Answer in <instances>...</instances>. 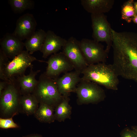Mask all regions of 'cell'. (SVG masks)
Listing matches in <instances>:
<instances>
[{
  "label": "cell",
  "instance_id": "ba28073f",
  "mask_svg": "<svg viewBox=\"0 0 137 137\" xmlns=\"http://www.w3.org/2000/svg\"><path fill=\"white\" fill-rule=\"evenodd\" d=\"M80 45L88 65L106 62L108 53L100 43L93 40L83 38L80 41Z\"/></svg>",
  "mask_w": 137,
  "mask_h": 137
},
{
  "label": "cell",
  "instance_id": "83f0119b",
  "mask_svg": "<svg viewBox=\"0 0 137 137\" xmlns=\"http://www.w3.org/2000/svg\"><path fill=\"white\" fill-rule=\"evenodd\" d=\"M132 21L137 24V14L135 15L132 19Z\"/></svg>",
  "mask_w": 137,
  "mask_h": 137
},
{
  "label": "cell",
  "instance_id": "ffe728a7",
  "mask_svg": "<svg viewBox=\"0 0 137 137\" xmlns=\"http://www.w3.org/2000/svg\"><path fill=\"white\" fill-rule=\"evenodd\" d=\"M69 97L63 96L62 100L56 107L54 113L55 119L61 122L70 117L71 108L69 104Z\"/></svg>",
  "mask_w": 137,
  "mask_h": 137
},
{
  "label": "cell",
  "instance_id": "9c48e42d",
  "mask_svg": "<svg viewBox=\"0 0 137 137\" xmlns=\"http://www.w3.org/2000/svg\"><path fill=\"white\" fill-rule=\"evenodd\" d=\"M62 52L71 62L74 70L82 74L89 65L81 51L80 41L71 37L62 47Z\"/></svg>",
  "mask_w": 137,
  "mask_h": 137
},
{
  "label": "cell",
  "instance_id": "52a82bcc",
  "mask_svg": "<svg viewBox=\"0 0 137 137\" xmlns=\"http://www.w3.org/2000/svg\"><path fill=\"white\" fill-rule=\"evenodd\" d=\"M75 92L77 100L80 104H87L98 102L105 97L104 90L98 84L81 78Z\"/></svg>",
  "mask_w": 137,
  "mask_h": 137
},
{
  "label": "cell",
  "instance_id": "7c38bea8",
  "mask_svg": "<svg viewBox=\"0 0 137 137\" xmlns=\"http://www.w3.org/2000/svg\"><path fill=\"white\" fill-rule=\"evenodd\" d=\"M81 73L74 70L64 74L62 77L55 79L59 93L64 97H69L74 92L80 81Z\"/></svg>",
  "mask_w": 137,
  "mask_h": 137
},
{
  "label": "cell",
  "instance_id": "ac0fdd59",
  "mask_svg": "<svg viewBox=\"0 0 137 137\" xmlns=\"http://www.w3.org/2000/svg\"><path fill=\"white\" fill-rule=\"evenodd\" d=\"M34 114L35 118L42 123H50L55 119L53 107L45 104L40 103Z\"/></svg>",
  "mask_w": 137,
  "mask_h": 137
},
{
  "label": "cell",
  "instance_id": "7a4b0ae2",
  "mask_svg": "<svg viewBox=\"0 0 137 137\" xmlns=\"http://www.w3.org/2000/svg\"><path fill=\"white\" fill-rule=\"evenodd\" d=\"M82 74L83 79L103 85L109 89H118V76L112 64L100 63L89 65Z\"/></svg>",
  "mask_w": 137,
  "mask_h": 137
},
{
  "label": "cell",
  "instance_id": "484cf974",
  "mask_svg": "<svg viewBox=\"0 0 137 137\" xmlns=\"http://www.w3.org/2000/svg\"><path fill=\"white\" fill-rule=\"evenodd\" d=\"M1 80L0 81V96L2 92L5 88L7 83L8 81Z\"/></svg>",
  "mask_w": 137,
  "mask_h": 137
},
{
  "label": "cell",
  "instance_id": "f546056e",
  "mask_svg": "<svg viewBox=\"0 0 137 137\" xmlns=\"http://www.w3.org/2000/svg\"><path fill=\"white\" fill-rule=\"evenodd\" d=\"M132 130L134 132L137 137V127H133L132 128Z\"/></svg>",
  "mask_w": 137,
  "mask_h": 137
},
{
  "label": "cell",
  "instance_id": "44dd1931",
  "mask_svg": "<svg viewBox=\"0 0 137 137\" xmlns=\"http://www.w3.org/2000/svg\"><path fill=\"white\" fill-rule=\"evenodd\" d=\"M8 3L15 13H20L28 9H32L35 6L32 0H9Z\"/></svg>",
  "mask_w": 137,
  "mask_h": 137
},
{
  "label": "cell",
  "instance_id": "4316f807",
  "mask_svg": "<svg viewBox=\"0 0 137 137\" xmlns=\"http://www.w3.org/2000/svg\"><path fill=\"white\" fill-rule=\"evenodd\" d=\"M22 137H43L41 134H29Z\"/></svg>",
  "mask_w": 137,
  "mask_h": 137
},
{
  "label": "cell",
  "instance_id": "277c9868",
  "mask_svg": "<svg viewBox=\"0 0 137 137\" xmlns=\"http://www.w3.org/2000/svg\"><path fill=\"white\" fill-rule=\"evenodd\" d=\"M21 94L20 87L16 78L9 79L7 84L0 96V109L6 115L13 114L19 103Z\"/></svg>",
  "mask_w": 137,
  "mask_h": 137
},
{
  "label": "cell",
  "instance_id": "4fadbf2b",
  "mask_svg": "<svg viewBox=\"0 0 137 137\" xmlns=\"http://www.w3.org/2000/svg\"><path fill=\"white\" fill-rule=\"evenodd\" d=\"M0 48L8 58L13 59L21 53L24 43L12 33H7L0 39Z\"/></svg>",
  "mask_w": 137,
  "mask_h": 137
},
{
  "label": "cell",
  "instance_id": "8992f818",
  "mask_svg": "<svg viewBox=\"0 0 137 137\" xmlns=\"http://www.w3.org/2000/svg\"><path fill=\"white\" fill-rule=\"evenodd\" d=\"M91 17L93 40L98 42H105L107 44L105 50L108 53L112 44V28L107 16L104 14H91Z\"/></svg>",
  "mask_w": 137,
  "mask_h": 137
},
{
  "label": "cell",
  "instance_id": "603a6c76",
  "mask_svg": "<svg viewBox=\"0 0 137 137\" xmlns=\"http://www.w3.org/2000/svg\"><path fill=\"white\" fill-rule=\"evenodd\" d=\"M17 114L16 112L12 115L10 118L4 119L0 118V127L3 129L11 128H17L19 126L15 123L12 119L13 117Z\"/></svg>",
  "mask_w": 137,
  "mask_h": 137
},
{
  "label": "cell",
  "instance_id": "8fae6325",
  "mask_svg": "<svg viewBox=\"0 0 137 137\" xmlns=\"http://www.w3.org/2000/svg\"><path fill=\"white\" fill-rule=\"evenodd\" d=\"M37 26L36 21L33 15L27 13L17 20L15 28L12 33L22 41L26 40L36 31Z\"/></svg>",
  "mask_w": 137,
  "mask_h": 137
},
{
  "label": "cell",
  "instance_id": "30bf717a",
  "mask_svg": "<svg viewBox=\"0 0 137 137\" xmlns=\"http://www.w3.org/2000/svg\"><path fill=\"white\" fill-rule=\"evenodd\" d=\"M46 63L47 65L45 72L48 76L54 79L58 78L61 74L74 69L71 62L62 52L52 55Z\"/></svg>",
  "mask_w": 137,
  "mask_h": 137
},
{
  "label": "cell",
  "instance_id": "e0dca14e",
  "mask_svg": "<svg viewBox=\"0 0 137 137\" xmlns=\"http://www.w3.org/2000/svg\"><path fill=\"white\" fill-rule=\"evenodd\" d=\"M46 35L44 30L39 29L36 31L24 43L26 50L31 54L40 50L43 44Z\"/></svg>",
  "mask_w": 137,
  "mask_h": 137
},
{
  "label": "cell",
  "instance_id": "9a60e30c",
  "mask_svg": "<svg viewBox=\"0 0 137 137\" xmlns=\"http://www.w3.org/2000/svg\"><path fill=\"white\" fill-rule=\"evenodd\" d=\"M113 0H81L83 8L91 14H100L109 12L114 3Z\"/></svg>",
  "mask_w": 137,
  "mask_h": 137
},
{
  "label": "cell",
  "instance_id": "f1b7e54d",
  "mask_svg": "<svg viewBox=\"0 0 137 137\" xmlns=\"http://www.w3.org/2000/svg\"><path fill=\"white\" fill-rule=\"evenodd\" d=\"M133 5L135 12L136 15L137 14V1L134 2Z\"/></svg>",
  "mask_w": 137,
  "mask_h": 137
},
{
  "label": "cell",
  "instance_id": "3957f363",
  "mask_svg": "<svg viewBox=\"0 0 137 137\" xmlns=\"http://www.w3.org/2000/svg\"><path fill=\"white\" fill-rule=\"evenodd\" d=\"M32 94L39 103L45 104L53 108L61 101L63 97L58 91L55 80L48 76L45 72L39 76Z\"/></svg>",
  "mask_w": 137,
  "mask_h": 137
},
{
  "label": "cell",
  "instance_id": "2e32d148",
  "mask_svg": "<svg viewBox=\"0 0 137 137\" xmlns=\"http://www.w3.org/2000/svg\"><path fill=\"white\" fill-rule=\"evenodd\" d=\"M30 72L28 75H26L24 74L16 77L20 86L21 94L22 95L32 94L38 82L36 76L41 70L34 71L33 69V66L30 67Z\"/></svg>",
  "mask_w": 137,
  "mask_h": 137
},
{
  "label": "cell",
  "instance_id": "5bb4252c",
  "mask_svg": "<svg viewBox=\"0 0 137 137\" xmlns=\"http://www.w3.org/2000/svg\"><path fill=\"white\" fill-rule=\"evenodd\" d=\"M66 40L56 35L53 31L48 30L46 35L40 52L44 59L52 54L57 53L65 44Z\"/></svg>",
  "mask_w": 137,
  "mask_h": 137
},
{
  "label": "cell",
  "instance_id": "5b68a950",
  "mask_svg": "<svg viewBox=\"0 0 137 137\" xmlns=\"http://www.w3.org/2000/svg\"><path fill=\"white\" fill-rule=\"evenodd\" d=\"M35 61L46 63L37 59L26 50H23L6 65L4 73L6 77L9 79L25 74L26 69L33 66L32 63Z\"/></svg>",
  "mask_w": 137,
  "mask_h": 137
},
{
  "label": "cell",
  "instance_id": "d4e9b609",
  "mask_svg": "<svg viewBox=\"0 0 137 137\" xmlns=\"http://www.w3.org/2000/svg\"><path fill=\"white\" fill-rule=\"evenodd\" d=\"M120 137H136V136L132 130L128 128H126L121 132Z\"/></svg>",
  "mask_w": 137,
  "mask_h": 137
},
{
  "label": "cell",
  "instance_id": "6da1fadb",
  "mask_svg": "<svg viewBox=\"0 0 137 137\" xmlns=\"http://www.w3.org/2000/svg\"><path fill=\"white\" fill-rule=\"evenodd\" d=\"M111 31L114 68L118 76L137 82V33Z\"/></svg>",
  "mask_w": 137,
  "mask_h": 137
},
{
  "label": "cell",
  "instance_id": "cb8c5ba5",
  "mask_svg": "<svg viewBox=\"0 0 137 137\" xmlns=\"http://www.w3.org/2000/svg\"><path fill=\"white\" fill-rule=\"evenodd\" d=\"M8 58L0 48V79L2 80L7 81L4 73V69L8 62Z\"/></svg>",
  "mask_w": 137,
  "mask_h": 137
},
{
  "label": "cell",
  "instance_id": "d6986e66",
  "mask_svg": "<svg viewBox=\"0 0 137 137\" xmlns=\"http://www.w3.org/2000/svg\"><path fill=\"white\" fill-rule=\"evenodd\" d=\"M39 103L32 94L22 95L20 99L23 112L28 115L35 113L38 108Z\"/></svg>",
  "mask_w": 137,
  "mask_h": 137
},
{
  "label": "cell",
  "instance_id": "7402d4cb",
  "mask_svg": "<svg viewBox=\"0 0 137 137\" xmlns=\"http://www.w3.org/2000/svg\"><path fill=\"white\" fill-rule=\"evenodd\" d=\"M134 1L129 0L125 2L122 6L121 19L130 23L132 18L136 15L133 5Z\"/></svg>",
  "mask_w": 137,
  "mask_h": 137
}]
</instances>
